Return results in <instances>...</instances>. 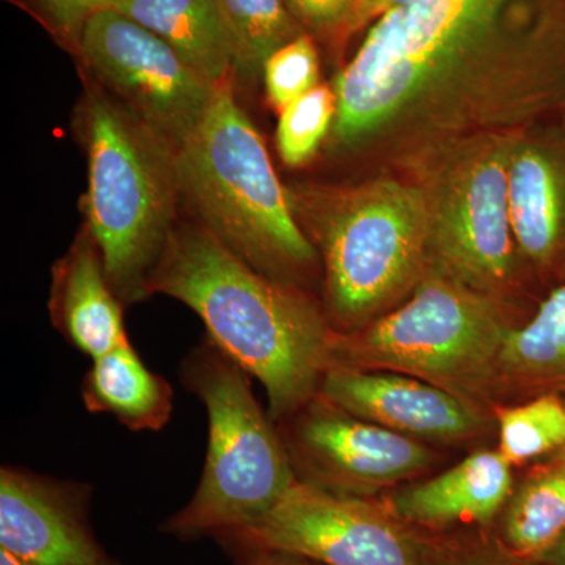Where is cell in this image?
<instances>
[{"label":"cell","mask_w":565,"mask_h":565,"mask_svg":"<svg viewBox=\"0 0 565 565\" xmlns=\"http://www.w3.org/2000/svg\"><path fill=\"white\" fill-rule=\"evenodd\" d=\"M148 292L192 308L212 343L262 382L282 422L315 399L332 364L334 332L310 299L253 269L204 228L177 225Z\"/></svg>","instance_id":"6da1fadb"},{"label":"cell","mask_w":565,"mask_h":565,"mask_svg":"<svg viewBox=\"0 0 565 565\" xmlns=\"http://www.w3.org/2000/svg\"><path fill=\"white\" fill-rule=\"evenodd\" d=\"M230 84L217 85L199 128L177 151L181 196L234 255L291 285V275L313 266L316 250Z\"/></svg>","instance_id":"7a4b0ae2"},{"label":"cell","mask_w":565,"mask_h":565,"mask_svg":"<svg viewBox=\"0 0 565 565\" xmlns=\"http://www.w3.org/2000/svg\"><path fill=\"white\" fill-rule=\"evenodd\" d=\"M82 118L88 232L120 302H139L177 228V152L99 88L88 90Z\"/></svg>","instance_id":"3957f363"},{"label":"cell","mask_w":565,"mask_h":565,"mask_svg":"<svg viewBox=\"0 0 565 565\" xmlns=\"http://www.w3.org/2000/svg\"><path fill=\"white\" fill-rule=\"evenodd\" d=\"M522 9L565 10V0H415L379 18L334 85V139L377 131L490 46Z\"/></svg>","instance_id":"277c9868"},{"label":"cell","mask_w":565,"mask_h":565,"mask_svg":"<svg viewBox=\"0 0 565 565\" xmlns=\"http://www.w3.org/2000/svg\"><path fill=\"white\" fill-rule=\"evenodd\" d=\"M248 375L211 340L182 363V382L206 407L210 445L199 489L167 520V533L222 539L241 533L296 484L280 430L256 401Z\"/></svg>","instance_id":"5b68a950"},{"label":"cell","mask_w":565,"mask_h":565,"mask_svg":"<svg viewBox=\"0 0 565 565\" xmlns=\"http://www.w3.org/2000/svg\"><path fill=\"white\" fill-rule=\"evenodd\" d=\"M508 332L475 288L437 275L362 332L334 333L332 364L407 374L463 396L498 370Z\"/></svg>","instance_id":"8992f818"},{"label":"cell","mask_w":565,"mask_h":565,"mask_svg":"<svg viewBox=\"0 0 565 565\" xmlns=\"http://www.w3.org/2000/svg\"><path fill=\"white\" fill-rule=\"evenodd\" d=\"M327 300L340 332H356L414 281L430 245L419 189L377 181L349 193L323 222Z\"/></svg>","instance_id":"52a82bcc"},{"label":"cell","mask_w":565,"mask_h":565,"mask_svg":"<svg viewBox=\"0 0 565 565\" xmlns=\"http://www.w3.org/2000/svg\"><path fill=\"white\" fill-rule=\"evenodd\" d=\"M76 51L107 93L174 152L199 128L217 88L166 41L111 9L93 14Z\"/></svg>","instance_id":"ba28073f"},{"label":"cell","mask_w":565,"mask_h":565,"mask_svg":"<svg viewBox=\"0 0 565 565\" xmlns=\"http://www.w3.org/2000/svg\"><path fill=\"white\" fill-rule=\"evenodd\" d=\"M223 541L319 565H427L422 545L384 509L299 479L256 525Z\"/></svg>","instance_id":"9c48e42d"},{"label":"cell","mask_w":565,"mask_h":565,"mask_svg":"<svg viewBox=\"0 0 565 565\" xmlns=\"http://www.w3.org/2000/svg\"><path fill=\"white\" fill-rule=\"evenodd\" d=\"M281 434L299 481L364 497L422 473L433 456L415 438L356 418L321 394L303 405Z\"/></svg>","instance_id":"30bf717a"},{"label":"cell","mask_w":565,"mask_h":565,"mask_svg":"<svg viewBox=\"0 0 565 565\" xmlns=\"http://www.w3.org/2000/svg\"><path fill=\"white\" fill-rule=\"evenodd\" d=\"M509 162L501 150L476 152L449 178L437 210L430 207V245L448 274L471 288L498 285L511 273Z\"/></svg>","instance_id":"8fae6325"},{"label":"cell","mask_w":565,"mask_h":565,"mask_svg":"<svg viewBox=\"0 0 565 565\" xmlns=\"http://www.w3.org/2000/svg\"><path fill=\"white\" fill-rule=\"evenodd\" d=\"M88 500L85 486L3 467L0 548L25 565L109 563L88 523Z\"/></svg>","instance_id":"7c38bea8"},{"label":"cell","mask_w":565,"mask_h":565,"mask_svg":"<svg viewBox=\"0 0 565 565\" xmlns=\"http://www.w3.org/2000/svg\"><path fill=\"white\" fill-rule=\"evenodd\" d=\"M319 394L356 418L415 440H460L481 427V418L462 397L393 371L330 364Z\"/></svg>","instance_id":"4fadbf2b"},{"label":"cell","mask_w":565,"mask_h":565,"mask_svg":"<svg viewBox=\"0 0 565 565\" xmlns=\"http://www.w3.org/2000/svg\"><path fill=\"white\" fill-rule=\"evenodd\" d=\"M509 217L519 250L565 267V145H530L509 162Z\"/></svg>","instance_id":"5bb4252c"},{"label":"cell","mask_w":565,"mask_h":565,"mask_svg":"<svg viewBox=\"0 0 565 565\" xmlns=\"http://www.w3.org/2000/svg\"><path fill=\"white\" fill-rule=\"evenodd\" d=\"M51 316L55 329L92 360L129 341L120 299L88 230L55 266Z\"/></svg>","instance_id":"9a60e30c"},{"label":"cell","mask_w":565,"mask_h":565,"mask_svg":"<svg viewBox=\"0 0 565 565\" xmlns=\"http://www.w3.org/2000/svg\"><path fill=\"white\" fill-rule=\"evenodd\" d=\"M511 463L500 451H479L430 481L392 498L393 514L422 526L489 523L508 501Z\"/></svg>","instance_id":"2e32d148"},{"label":"cell","mask_w":565,"mask_h":565,"mask_svg":"<svg viewBox=\"0 0 565 565\" xmlns=\"http://www.w3.org/2000/svg\"><path fill=\"white\" fill-rule=\"evenodd\" d=\"M107 9L166 41L212 85L232 82V54L217 0H110Z\"/></svg>","instance_id":"e0dca14e"},{"label":"cell","mask_w":565,"mask_h":565,"mask_svg":"<svg viewBox=\"0 0 565 565\" xmlns=\"http://www.w3.org/2000/svg\"><path fill=\"white\" fill-rule=\"evenodd\" d=\"M82 399L92 414H107L131 430H161L173 412V390L148 370L129 341L99 359L82 382Z\"/></svg>","instance_id":"ac0fdd59"},{"label":"cell","mask_w":565,"mask_h":565,"mask_svg":"<svg viewBox=\"0 0 565 565\" xmlns=\"http://www.w3.org/2000/svg\"><path fill=\"white\" fill-rule=\"evenodd\" d=\"M498 367L537 396L565 393V282L522 329L509 330Z\"/></svg>","instance_id":"d6986e66"},{"label":"cell","mask_w":565,"mask_h":565,"mask_svg":"<svg viewBox=\"0 0 565 565\" xmlns=\"http://www.w3.org/2000/svg\"><path fill=\"white\" fill-rule=\"evenodd\" d=\"M234 76L247 82L263 74L275 51L303 35L286 0H217Z\"/></svg>","instance_id":"ffe728a7"},{"label":"cell","mask_w":565,"mask_h":565,"mask_svg":"<svg viewBox=\"0 0 565 565\" xmlns=\"http://www.w3.org/2000/svg\"><path fill=\"white\" fill-rule=\"evenodd\" d=\"M557 452L552 465L520 487L505 514V542L535 563L565 534V448Z\"/></svg>","instance_id":"44dd1931"},{"label":"cell","mask_w":565,"mask_h":565,"mask_svg":"<svg viewBox=\"0 0 565 565\" xmlns=\"http://www.w3.org/2000/svg\"><path fill=\"white\" fill-rule=\"evenodd\" d=\"M500 452L509 463L557 452L565 448V401L541 394L530 403L500 415Z\"/></svg>","instance_id":"7402d4cb"},{"label":"cell","mask_w":565,"mask_h":565,"mask_svg":"<svg viewBox=\"0 0 565 565\" xmlns=\"http://www.w3.org/2000/svg\"><path fill=\"white\" fill-rule=\"evenodd\" d=\"M334 88L318 85L281 110L277 129V147L282 161L297 167L307 162L318 150L337 118Z\"/></svg>","instance_id":"603a6c76"},{"label":"cell","mask_w":565,"mask_h":565,"mask_svg":"<svg viewBox=\"0 0 565 565\" xmlns=\"http://www.w3.org/2000/svg\"><path fill=\"white\" fill-rule=\"evenodd\" d=\"M263 77L267 98L280 110L318 87L319 57L313 39L303 33L275 51L264 65Z\"/></svg>","instance_id":"cb8c5ba5"},{"label":"cell","mask_w":565,"mask_h":565,"mask_svg":"<svg viewBox=\"0 0 565 565\" xmlns=\"http://www.w3.org/2000/svg\"><path fill=\"white\" fill-rule=\"evenodd\" d=\"M109 2L110 0H32L44 22L73 50H76L88 20L98 11L107 9Z\"/></svg>","instance_id":"d4e9b609"},{"label":"cell","mask_w":565,"mask_h":565,"mask_svg":"<svg viewBox=\"0 0 565 565\" xmlns=\"http://www.w3.org/2000/svg\"><path fill=\"white\" fill-rule=\"evenodd\" d=\"M286 2L305 32L341 36L355 0H286Z\"/></svg>","instance_id":"484cf974"},{"label":"cell","mask_w":565,"mask_h":565,"mask_svg":"<svg viewBox=\"0 0 565 565\" xmlns=\"http://www.w3.org/2000/svg\"><path fill=\"white\" fill-rule=\"evenodd\" d=\"M412 2H415V0H355L341 36L352 35L360 29L366 28L371 22L377 21L388 11L399 9V7Z\"/></svg>","instance_id":"4316f807"},{"label":"cell","mask_w":565,"mask_h":565,"mask_svg":"<svg viewBox=\"0 0 565 565\" xmlns=\"http://www.w3.org/2000/svg\"><path fill=\"white\" fill-rule=\"evenodd\" d=\"M244 559L241 565H319L302 556L280 552V550L259 548V546H241Z\"/></svg>","instance_id":"83f0119b"},{"label":"cell","mask_w":565,"mask_h":565,"mask_svg":"<svg viewBox=\"0 0 565 565\" xmlns=\"http://www.w3.org/2000/svg\"><path fill=\"white\" fill-rule=\"evenodd\" d=\"M539 565H565V534L550 552L537 563Z\"/></svg>","instance_id":"f1b7e54d"},{"label":"cell","mask_w":565,"mask_h":565,"mask_svg":"<svg viewBox=\"0 0 565 565\" xmlns=\"http://www.w3.org/2000/svg\"><path fill=\"white\" fill-rule=\"evenodd\" d=\"M0 565H25L20 559H17L13 555H10L6 550L0 548Z\"/></svg>","instance_id":"f546056e"},{"label":"cell","mask_w":565,"mask_h":565,"mask_svg":"<svg viewBox=\"0 0 565 565\" xmlns=\"http://www.w3.org/2000/svg\"><path fill=\"white\" fill-rule=\"evenodd\" d=\"M104 565H114V564H111V563H110V561H109V563H106V564H104Z\"/></svg>","instance_id":"4dcf8cb0"}]
</instances>
